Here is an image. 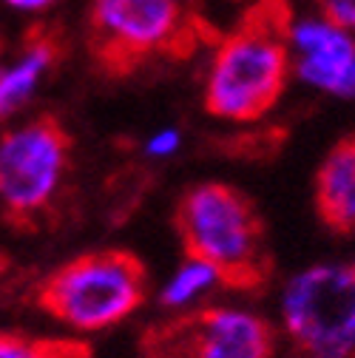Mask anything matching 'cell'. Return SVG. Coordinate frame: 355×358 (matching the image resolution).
<instances>
[{"instance_id":"cell-1","label":"cell","mask_w":355,"mask_h":358,"mask_svg":"<svg viewBox=\"0 0 355 358\" xmlns=\"http://www.w3.org/2000/svg\"><path fill=\"white\" fill-rule=\"evenodd\" d=\"M287 17L284 0H264L216 49L205 88L213 117L247 122L279 103L290 66Z\"/></svg>"},{"instance_id":"cell-2","label":"cell","mask_w":355,"mask_h":358,"mask_svg":"<svg viewBox=\"0 0 355 358\" xmlns=\"http://www.w3.org/2000/svg\"><path fill=\"white\" fill-rule=\"evenodd\" d=\"M176 228L188 256L210 262L222 273V285L253 287L268 273L259 216L228 185L208 182L188 191L176 213Z\"/></svg>"},{"instance_id":"cell-3","label":"cell","mask_w":355,"mask_h":358,"mask_svg":"<svg viewBox=\"0 0 355 358\" xmlns=\"http://www.w3.org/2000/svg\"><path fill=\"white\" fill-rule=\"evenodd\" d=\"M145 299V267L122 250L88 253L43 282L40 307L80 333H97L128 319Z\"/></svg>"},{"instance_id":"cell-4","label":"cell","mask_w":355,"mask_h":358,"mask_svg":"<svg viewBox=\"0 0 355 358\" xmlns=\"http://www.w3.org/2000/svg\"><path fill=\"white\" fill-rule=\"evenodd\" d=\"M284 327L310 358H349L355 352V264H313L290 279Z\"/></svg>"},{"instance_id":"cell-5","label":"cell","mask_w":355,"mask_h":358,"mask_svg":"<svg viewBox=\"0 0 355 358\" xmlns=\"http://www.w3.org/2000/svg\"><path fill=\"white\" fill-rule=\"evenodd\" d=\"M273 330L250 310L205 307L154 324L143 358H270Z\"/></svg>"},{"instance_id":"cell-6","label":"cell","mask_w":355,"mask_h":358,"mask_svg":"<svg viewBox=\"0 0 355 358\" xmlns=\"http://www.w3.org/2000/svg\"><path fill=\"white\" fill-rule=\"evenodd\" d=\"M68 162L66 131L49 120H34L0 137V202L26 219L57 194Z\"/></svg>"},{"instance_id":"cell-7","label":"cell","mask_w":355,"mask_h":358,"mask_svg":"<svg viewBox=\"0 0 355 358\" xmlns=\"http://www.w3.org/2000/svg\"><path fill=\"white\" fill-rule=\"evenodd\" d=\"M94 46L103 66L128 71L154 52H168L182 31L180 0H94Z\"/></svg>"},{"instance_id":"cell-8","label":"cell","mask_w":355,"mask_h":358,"mask_svg":"<svg viewBox=\"0 0 355 358\" xmlns=\"http://www.w3.org/2000/svg\"><path fill=\"white\" fill-rule=\"evenodd\" d=\"M298 49V77L338 97H355V43L335 23H298L293 29Z\"/></svg>"},{"instance_id":"cell-9","label":"cell","mask_w":355,"mask_h":358,"mask_svg":"<svg viewBox=\"0 0 355 358\" xmlns=\"http://www.w3.org/2000/svg\"><path fill=\"white\" fill-rule=\"evenodd\" d=\"M316 205L327 228L338 234L355 231V134L324 157L316 176Z\"/></svg>"},{"instance_id":"cell-10","label":"cell","mask_w":355,"mask_h":358,"mask_svg":"<svg viewBox=\"0 0 355 358\" xmlns=\"http://www.w3.org/2000/svg\"><path fill=\"white\" fill-rule=\"evenodd\" d=\"M55 60V49L49 40H37L34 46L26 49V55L0 71V120L15 114L31 94L37 83L43 80V74H46V69L52 66Z\"/></svg>"},{"instance_id":"cell-11","label":"cell","mask_w":355,"mask_h":358,"mask_svg":"<svg viewBox=\"0 0 355 358\" xmlns=\"http://www.w3.org/2000/svg\"><path fill=\"white\" fill-rule=\"evenodd\" d=\"M216 285H222V273L216 271V267L210 262L199 259V256H188L180 264V271H176L171 276V282L165 285L162 304L171 307V310H182Z\"/></svg>"},{"instance_id":"cell-12","label":"cell","mask_w":355,"mask_h":358,"mask_svg":"<svg viewBox=\"0 0 355 358\" xmlns=\"http://www.w3.org/2000/svg\"><path fill=\"white\" fill-rule=\"evenodd\" d=\"M0 358H92V347L77 338H31L0 333Z\"/></svg>"},{"instance_id":"cell-13","label":"cell","mask_w":355,"mask_h":358,"mask_svg":"<svg viewBox=\"0 0 355 358\" xmlns=\"http://www.w3.org/2000/svg\"><path fill=\"white\" fill-rule=\"evenodd\" d=\"M330 23L341 29H355V0H319Z\"/></svg>"},{"instance_id":"cell-14","label":"cell","mask_w":355,"mask_h":358,"mask_svg":"<svg viewBox=\"0 0 355 358\" xmlns=\"http://www.w3.org/2000/svg\"><path fill=\"white\" fill-rule=\"evenodd\" d=\"M145 148H148L151 157H171V154H176V148H180V131H176V128L157 131L154 137L145 143Z\"/></svg>"},{"instance_id":"cell-15","label":"cell","mask_w":355,"mask_h":358,"mask_svg":"<svg viewBox=\"0 0 355 358\" xmlns=\"http://www.w3.org/2000/svg\"><path fill=\"white\" fill-rule=\"evenodd\" d=\"M6 3L15 6V9H20V12H40V9L52 6L55 0H6Z\"/></svg>"}]
</instances>
